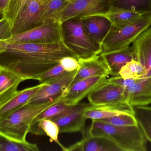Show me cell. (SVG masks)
I'll use <instances>...</instances> for the list:
<instances>
[{"instance_id": "4", "label": "cell", "mask_w": 151, "mask_h": 151, "mask_svg": "<svg viewBox=\"0 0 151 151\" xmlns=\"http://www.w3.org/2000/svg\"><path fill=\"white\" fill-rule=\"evenodd\" d=\"M62 27L65 43L77 59H87L102 53L101 45L87 34L80 19L68 20Z\"/></svg>"}, {"instance_id": "22", "label": "cell", "mask_w": 151, "mask_h": 151, "mask_svg": "<svg viewBox=\"0 0 151 151\" xmlns=\"http://www.w3.org/2000/svg\"><path fill=\"white\" fill-rule=\"evenodd\" d=\"M24 80L4 69H0V106L17 91L20 82Z\"/></svg>"}, {"instance_id": "28", "label": "cell", "mask_w": 151, "mask_h": 151, "mask_svg": "<svg viewBox=\"0 0 151 151\" xmlns=\"http://www.w3.org/2000/svg\"><path fill=\"white\" fill-rule=\"evenodd\" d=\"M149 72L138 61L132 60L122 68L119 75L124 79H139L148 76Z\"/></svg>"}, {"instance_id": "26", "label": "cell", "mask_w": 151, "mask_h": 151, "mask_svg": "<svg viewBox=\"0 0 151 151\" xmlns=\"http://www.w3.org/2000/svg\"><path fill=\"white\" fill-rule=\"evenodd\" d=\"M37 144L14 141L0 133V151H39Z\"/></svg>"}, {"instance_id": "6", "label": "cell", "mask_w": 151, "mask_h": 151, "mask_svg": "<svg viewBox=\"0 0 151 151\" xmlns=\"http://www.w3.org/2000/svg\"><path fill=\"white\" fill-rule=\"evenodd\" d=\"M10 42L50 43L64 40L62 24L55 20L44 22L32 29L12 35Z\"/></svg>"}, {"instance_id": "13", "label": "cell", "mask_w": 151, "mask_h": 151, "mask_svg": "<svg viewBox=\"0 0 151 151\" xmlns=\"http://www.w3.org/2000/svg\"><path fill=\"white\" fill-rule=\"evenodd\" d=\"M82 133L81 140L66 148V151H122L111 140L91 135L88 129Z\"/></svg>"}, {"instance_id": "14", "label": "cell", "mask_w": 151, "mask_h": 151, "mask_svg": "<svg viewBox=\"0 0 151 151\" xmlns=\"http://www.w3.org/2000/svg\"><path fill=\"white\" fill-rule=\"evenodd\" d=\"M125 89L128 103L133 107L151 104V75L137 79L132 86Z\"/></svg>"}, {"instance_id": "7", "label": "cell", "mask_w": 151, "mask_h": 151, "mask_svg": "<svg viewBox=\"0 0 151 151\" xmlns=\"http://www.w3.org/2000/svg\"><path fill=\"white\" fill-rule=\"evenodd\" d=\"M113 0H73L59 12L55 20L63 24L65 21L76 18L95 16L106 11Z\"/></svg>"}, {"instance_id": "33", "label": "cell", "mask_w": 151, "mask_h": 151, "mask_svg": "<svg viewBox=\"0 0 151 151\" xmlns=\"http://www.w3.org/2000/svg\"><path fill=\"white\" fill-rule=\"evenodd\" d=\"M12 35L11 24L7 18L3 17L0 19V40H6Z\"/></svg>"}, {"instance_id": "21", "label": "cell", "mask_w": 151, "mask_h": 151, "mask_svg": "<svg viewBox=\"0 0 151 151\" xmlns=\"http://www.w3.org/2000/svg\"><path fill=\"white\" fill-rule=\"evenodd\" d=\"M145 15L138 12L111 5L106 11L95 16L106 18L111 22L112 26L120 27L135 22Z\"/></svg>"}, {"instance_id": "17", "label": "cell", "mask_w": 151, "mask_h": 151, "mask_svg": "<svg viewBox=\"0 0 151 151\" xmlns=\"http://www.w3.org/2000/svg\"><path fill=\"white\" fill-rule=\"evenodd\" d=\"M100 57L109 70L110 75L119 76L122 68L132 60H136L135 53L132 45L126 48L107 53H101Z\"/></svg>"}, {"instance_id": "16", "label": "cell", "mask_w": 151, "mask_h": 151, "mask_svg": "<svg viewBox=\"0 0 151 151\" xmlns=\"http://www.w3.org/2000/svg\"><path fill=\"white\" fill-rule=\"evenodd\" d=\"M134 114V107L128 103L90 105L84 110L83 115L87 119L100 120L121 114Z\"/></svg>"}, {"instance_id": "2", "label": "cell", "mask_w": 151, "mask_h": 151, "mask_svg": "<svg viewBox=\"0 0 151 151\" xmlns=\"http://www.w3.org/2000/svg\"><path fill=\"white\" fill-rule=\"evenodd\" d=\"M91 121L88 128L91 135L111 140L122 151L147 150L146 139L139 125L118 126L99 120Z\"/></svg>"}, {"instance_id": "18", "label": "cell", "mask_w": 151, "mask_h": 151, "mask_svg": "<svg viewBox=\"0 0 151 151\" xmlns=\"http://www.w3.org/2000/svg\"><path fill=\"white\" fill-rule=\"evenodd\" d=\"M79 19L87 34L101 46L103 40L111 27V22L100 16H90Z\"/></svg>"}, {"instance_id": "8", "label": "cell", "mask_w": 151, "mask_h": 151, "mask_svg": "<svg viewBox=\"0 0 151 151\" xmlns=\"http://www.w3.org/2000/svg\"><path fill=\"white\" fill-rule=\"evenodd\" d=\"M77 71V69L51 83H45L27 104H42L61 99L71 85Z\"/></svg>"}, {"instance_id": "3", "label": "cell", "mask_w": 151, "mask_h": 151, "mask_svg": "<svg viewBox=\"0 0 151 151\" xmlns=\"http://www.w3.org/2000/svg\"><path fill=\"white\" fill-rule=\"evenodd\" d=\"M61 99L42 104H27L12 112L0 119V133L17 142H26L27 135L35 118Z\"/></svg>"}, {"instance_id": "24", "label": "cell", "mask_w": 151, "mask_h": 151, "mask_svg": "<svg viewBox=\"0 0 151 151\" xmlns=\"http://www.w3.org/2000/svg\"><path fill=\"white\" fill-rule=\"evenodd\" d=\"M73 0H47L42 4L37 26L51 20L64 9Z\"/></svg>"}, {"instance_id": "38", "label": "cell", "mask_w": 151, "mask_h": 151, "mask_svg": "<svg viewBox=\"0 0 151 151\" xmlns=\"http://www.w3.org/2000/svg\"><path fill=\"white\" fill-rule=\"evenodd\" d=\"M0 14H1V13H0Z\"/></svg>"}, {"instance_id": "31", "label": "cell", "mask_w": 151, "mask_h": 151, "mask_svg": "<svg viewBox=\"0 0 151 151\" xmlns=\"http://www.w3.org/2000/svg\"><path fill=\"white\" fill-rule=\"evenodd\" d=\"M99 120L118 126H133L138 125L134 115L129 113L119 114Z\"/></svg>"}, {"instance_id": "15", "label": "cell", "mask_w": 151, "mask_h": 151, "mask_svg": "<svg viewBox=\"0 0 151 151\" xmlns=\"http://www.w3.org/2000/svg\"><path fill=\"white\" fill-rule=\"evenodd\" d=\"M78 60L79 67L71 85L83 79L96 76L107 77L110 75L109 70L100 55L87 59H79Z\"/></svg>"}, {"instance_id": "30", "label": "cell", "mask_w": 151, "mask_h": 151, "mask_svg": "<svg viewBox=\"0 0 151 151\" xmlns=\"http://www.w3.org/2000/svg\"><path fill=\"white\" fill-rule=\"evenodd\" d=\"M70 72H71L65 71L59 64L42 74L38 81L40 83H51L66 76Z\"/></svg>"}, {"instance_id": "25", "label": "cell", "mask_w": 151, "mask_h": 151, "mask_svg": "<svg viewBox=\"0 0 151 151\" xmlns=\"http://www.w3.org/2000/svg\"><path fill=\"white\" fill-rule=\"evenodd\" d=\"M134 115L146 140L151 143V106L134 107Z\"/></svg>"}, {"instance_id": "32", "label": "cell", "mask_w": 151, "mask_h": 151, "mask_svg": "<svg viewBox=\"0 0 151 151\" xmlns=\"http://www.w3.org/2000/svg\"><path fill=\"white\" fill-rule=\"evenodd\" d=\"M29 0H11L9 9L3 17L7 18L12 25Z\"/></svg>"}, {"instance_id": "5", "label": "cell", "mask_w": 151, "mask_h": 151, "mask_svg": "<svg viewBox=\"0 0 151 151\" xmlns=\"http://www.w3.org/2000/svg\"><path fill=\"white\" fill-rule=\"evenodd\" d=\"M151 26V14H145L128 25L120 27L112 26L101 43V53H110L128 48Z\"/></svg>"}, {"instance_id": "1", "label": "cell", "mask_w": 151, "mask_h": 151, "mask_svg": "<svg viewBox=\"0 0 151 151\" xmlns=\"http://www.w3.org/2000/svg\"><path fill=\"white\" fill-rule=\"evenodd\" d=\"M70 55V50L63 41L40 43L0 40V69L9 71L24 81L38 80L42 74Z\"/></svg>"}, {"instance_id": "23", "label": "cell", "mask_w": 151, "mask_h": 151, "mask_svg": "<svg viewBox=\"0 0 151 151\" xmlns=\"http://www.w3.org/2000/svg\"><path fill=\"white\" fill-rule=\"evenodd\" d=\"M29 133L37 135H47L49 137L50 142H55L61 147L63 151H66V148L64 147L58 140L60 134L59 127L50 119H42L32 124Z\"/></svg>"}, {"instance_id": "27", "label": "cell", "mask_w": 151, "mask_h": 151, "mask_svg": "<svg viewBox=\"0 0 151 151\" xmlns=\"http://www.w3.org/2000/svg\"><path fill=\"white\" fill-rule=\"evenodd\" d=\"M111 5L144 14H151V0H113Z\"/></svg>"}, {"instance_id": "10", "label": "cell", "mask_w": 151, "mask_h": 151, "mask_svg": "<svg viewBox=\"0 0 151 151\" xmlns=\"http://www.w3.org/2000/svg\"><path fill=\"white\" fill-rule=\"evenodd\" d=\"M88 99L91 105L128 103L125 88L107 79L88 96Z\"/></svg>"}, {"instance_id": "34", "label": "cell", "mask_w": 151, "mask_h": 151, "mask_svg": "<svg viewBox=\"0 0 151 151\" xmlns=\"http://www.w3.org/2000/svg\"><path fill=\"white\" fill-rule=\"evenodd\" d=\"M60 64L65 71L72 72L78 69L79 67L78 59L73 56H65L60 61Z\"/></svg>"}, {"instance_id": "29", "label": "cell", "mask_w": 151, "mask_h": 151, "mask_svg": "<svg viewBox=\"0 0 151 151\" xmlns=\"http://www.w3.org/2000/svg\"><path fill=\"white\" fill-rule=\"evenodd\" d=\"M71 105L66 104L63 102L61 99L59 102L48 107L40 113L34 120L32 125L36 123L42 119H51L54 117H56L63 113L64 112L69 109Z\"/></svg>"}, {"instance_id": "11", "label": "cell", "mask_w": 151, "mask_h": 151, "mask_svg": "<svg viewBox=\"0 0 151 151\" xmlns=\"http://www.w3.org/2000/svg\"><path fill=\"white\" fill-rule=\"evenodd\" d=\"M106 80V77L96 76L76 82L69 87L61 100L69 105L79 103Z\"/></svg>"}, {"instance_id": "36", "label": "cell", "mask_w": 151, "mask_h": 151, "mask_svg": "<svg viewBox=\"0 0 151 151\" xmlns=\"http://www.w3.org/2000/svg\"><path fill=\"white\" fill-rule=\"evenodd\" d=\"M11 0H0V13L2 16L7 12Z\"/></svg>"}, {"instance_id": "9", "label": "cell", "mask_w": 151, "mask_h": 151, "mask_svg": "<svg viewBox=\"0 0 151 151\" xmlns=\"http://www.w3.org/2000/svg\"><path fill=\"white\" fill-rule=\"evenodd\" d=\"M90 104L80 103L72 105L65 112L50 119L59 127L60 134L82 133L85 130L86 120L83 112Z\"/></svg>"}, {"instance_id": "35", "label": "cell", "mask_w": 151, "mask_h": 151, "mask_svg": "<svg viewBox=\"0 0 151 151\" xmlns=\"http://www.w3.org/2000/svg\"><path fill=\"white\" fill-rule=\"evenodd\" d=\"M137 79H124L121 76H113L107 81L119 86H121L124 88H127L131 87L136 81Z\"/></svg>"}, {"instance_id": "12", "label": "cell", "mask_w": 151, "mask_h": 151, "mask_svg": "<svg viewBox=\"0 0 151 151\" xmlns=\"http://www.w3.org/2000/svg\"><path fill=\"white\" fill-rule=\"evenodd\" d=\"M42 4L38 0H29L18 15L12 26L13 35L37 26Z\"/></svg>"}, {"instance_id": "20", "label": "cell", "mask_w": 151, "mask_h": 151, "mask_svg": "<svg viewBox=\"0 0 151 151\" xmlns=\"http://www.w3.org/2000/svg\"><path fill=\"white\" fill-rule=\"evenodd\" d=\"M136 60L142 64L151 75V26L143 32L132 43Z\"/></svg>"}, {"instance_id": "19", "label": "cell", "mask_w": 151, "mask_h": 151, "mask_svg": "<svg viewBox=\"0 0 151 151\" xmlns=\"http://www.w3.org/2000/svg\"><path fill=\"white\" fill-rule=\"evenodd\" d=\"M45 84L40 83L34 87L17 90L9 100L0 106V119L27 104L30 99Z\"/></svg>"}, {"instance_id": "37", "label": "cell", "mask_w": 151, "mask_h": 151, "mask_svg": "<svg viewBox=\"0 0 151 151\" xmlns=\"http://www.w3.org/2000/svg\"><path fill=\"white\" fill-rule=\"evenodd\" d=\"M38 1H39L41 3L43 4L44 3V2H45L47 0H38Z\"/></svg>"}]
</instances>
